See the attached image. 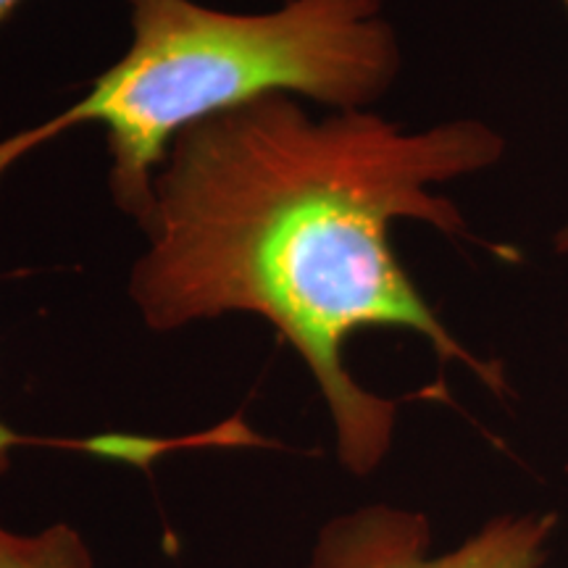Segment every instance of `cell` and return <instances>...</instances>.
<instances>
[{
    "label": "cell",
    "mask_w": 568,
    "mask_h": 568,
    "mask_svg": "<svg viewBox=\"0 0 568 568\" xmlns=\"http://www.w3.org/2000/svg\"><path fill=\"white\" fill-rule=\"evenodd\" d=\"M552 251H556L558 255H564V258H568V216H566V222L558 226L556 237H552Z\"/></svg>",
    "instance_id": "obj_6"
},
{
    "label": "cell",
    "mask_w": 568,
    "mask_h": 568,
    "mask_svg": "<svg viewBox=\"0 0 568 568\" xmlns=\"http://www.w3.org/2000/svg\"><path fill=\"white\" fill-rule=\"evenodd\" d=\"M556 529L550 510L503 514L435 556L422 510L368 503L322 524L305 568H542Z\"/></svg>",
    "instance_id": "obj_3"
},
{
    "label": "cell",
    "mask_w": 568,
    "mask_h": 568,
    "mask_svg": "<svg viewBox=\"0 0 568 568\" xmlns=\"http://www.w3.org/2000/svg\"><path fill=\"white\" fill-rule=\"evenodd\" d=\"M564 6H566V11H568V0H564Z\"/></svg>",
    "instance_id": "obj_8"
},
{
    "label": "cell",
    "mask_w": 568,
    "mask_h": 568,
    "mask_svg": "<svg viewBox=\"0 0 568 568\" xmlns=\"http://www.w3.org/2000/svg\"><path fill=\"white\" fill-rule=\"evenodd\" d=\"M197 437H138V435H101V437H84V439H42L21 435V432L11 429L9 424L0 422V477L9 474L11 458L17 447L30 445H53L67 447V450H84L92 456H101L109 460H119V464H132L140 468H148L153 460H159L163 453L180 450V447H197Z\"/></svg>",
    "instance_id": "obj_4"
},
{
    "label": "cell",
    "mask_w": 568,
    "mask_h": 568,
    "mask_svg": "<svg viewBox=\"0 0 568 568\" xmlns=\"http://www.w3.org/2000/svg\"><path fill=\"white\" fill-rule=\"evenodd\" d=\"M503 155L506 138L481 119L408 132L372 109L314 119L295 95L268 92L172 142L138 219L148 247L130 297L153 332L226 314L272 324L316 379L337 460L368 477L393 450L397 400L347 368L358 332H410L493 395L510 393L503 366L447 329L389 243L400 219L468 237L464 213L432 187Z\"/></svg>",
    "instance_id": "obj_1"
},
{
    "label": "cell",
    "mask_w": 568,
    "mask_h": 568,
    "mask_svg": "<svg viewBox=\"0 0 568 568\" xmlns=\"http://www.w3.org/2000/svg\"><path fill=\"white\" fill-rule=\"evenodd\" d=\"M19 6H21V0H0V24H3V21L19 9Z\"/></svg>",
    "instance_id": "obj_7"
},
{
    "label": "cell",
    "mask_w": 568,
    "mask_h": 568,
    "mask_svg": "<svg viewBox=\"0 0 568 568\" xmlns=\"http://www.w3.org/2000/svg\"><path fill=\"white\" fill-rule=\"evenodd\" d=\"M132 42L67 111L0 140V176L34 148L82 124L109 132V190L138 219L169 148L203 119L268 92L364 111L400 74L385 0H284L237 13L197 0H124Z\"/></svg>",
    "instance_id": "obj_2"
},
{
    "label": "cell",
    "mask_w": 568,
    "mask_h": 568,
    "mask_svg": "<svg viewBox=\"0 0 568 568\" xmlns=\"http://www.w3.org/2000/svg\"><path fill=\"white\" fill-rule=\"evenodd\" d=\"M0 568H95L82 531L67 521L17 531L0 521Z\"/></svg>",
    "instance_id": "obj_5"
}]
</instances>
